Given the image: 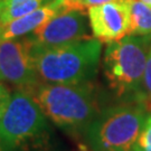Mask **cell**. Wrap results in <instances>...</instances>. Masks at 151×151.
<instances>
[{
    "instance_id": "obj_9",
    "label": "cell",
    "mask_w": 151,
    "mask_h": 151,
    "mask_svg": "<svg viewBox=\"0 0 151 151\" xmlns=\"http://www.w3.org/2000/svg\"><path fill=\"white\" fill-rule=\"evenodd\" d=\"M65 10H70L65 0H53L49 4L38 8L26 16L20 17L2 26L0 34V42L17 39L22 36L29 35L30 32L50 20L53 17Z\"/></svg>"
},
{
    "instance_id": "obj_16",
    "label": "cell",
    "mask_w": 151,
    "mask_h": 151,
    "mask_svg": "<svg viewBox=\"0 0 151 151\" xmlns=\"http://www.w3.org/2000/svg\"><path fill=\"white\" fill-rule=\"evenodd\" d=\"M138 1H141V2H143L145 5L151 7V0H138Z\"/></svg>"
},
{
    "instance_id": "obj_15",
    "label": "cell",
    "mask_w": 151,
    "mask_h": 151,
    "mask_svg": "<svg viewBox=\"0 0 151 151\" xmlns=\"http://www.w3.org/2000/svg\"><path fill=\"white\" fill-rule=\"evenodd\" d=\"M113 1H118V0H78L77 4L81 6L84 9H88L90 7H94V6L104 5V4H109V2H113Z\"/></svg>"
},
{
    "instance_id": "obj_1",
    "label": "cell",
    "mask_w": 151,
    "mask_h": 151,
    "mask_svg": "<svg viewBox=\"0 0 151 151\" xmlns=\"http://www.w3.org/2000/svg\"><path fill=\"white\" fill-rule=\"evenodd\" d=\"M102 44L94 37L52 47L30 43V54L39 81L52 84L91 83L97 74Z\"/></svg>"
},
{
    "instance_id": "obj_10",
    "label": "cell",
    "mask_w": 151,
    "mask_h": 151,
    "mask_svg": "<svg viewBox=\"0 0 151 151\" xmlns=\"http://www.w3.org/2000/svg\"><path fill=\"white\" fill-rule=\"evenodd\" d=\"M53 0H0V25L5 26Z\"/></svg>"
},
{
    "instance_id": "obj_11",
    "label": "cell",
    "mask_w": 151,
    "mask_h": 151,
    "mask_svg": "<svg viewBox=\"0 0 151 151\" xmlns=\"http://www.w3.org/2000/svg\"><path fill=\"white\" fill-rule=\"evenodd\" d=\"M129 35H151V7L138 0H130Z\"/></svg>"
},
{
    "instance_id": "obj_8",
    "label": "cell",
    "mask_w": 151,
    "mask_h": 151,
    "mask_svg": "<svg viewBox=\"0 0 151 151\" xmlns=\"http://www.w3.org/2000/svg\"><path fill=\"white\" fill-rule=\"evenodd\" d=\"M93 37L101 43H112L129 35L130 0H118L87 9Z\"/></svg>"
},
{
    "instance_id": "obj_17",
    "label": "cell",
    "mask_w": 151,
    "mask_h": 151,
    "mask_svg": "<svg viewBox=\"0 0 151 151\" xmlns=\"http://www.w3.org/2000/svg\"><path fill=\"white\" fill-rule=\"evenodd\" d=\"M0 151H6L5 147H4V143H2V141H1V138H0Z\"/></svg>"
},
{
    "instance_id": "obj_7",
    "label": "cell",
    "mask_w": 151,
    "mask_h": 151,
    "mask_svg": "<svg viewBox=\"0 0 151 151\" xmlns=\"http://www.w3.org/2000/svg\"><path fill=\"white\" fill-rule=\"evenodd\" d=\"M0 81L9 82L24 90L39 83L30 54V42L9 39L0 42Z\"/></svg>"
},
{
    "instance_id": "obj_13",
    "label": "cell",
    "mask_w": 151,
    "mask_h": 151,
    "mask_svg": "<svg viewBox=\"0 0 151 151\" xmlns=\"http://www.w3.org/2000/svg\"><path fill=\"white\" fill-rule=\"evenodd\" d=\"M134 151H151V112L146 118L135 143Z\"/></svg>"
},
{
    "instance_id": "obj_6",
    "label": "cell",
    "mask_w": 151,
    "mask_h": 151,
    "mask_svg": "<svg viewBox=\"0 0 151 151\" xmlns=\"http://www.w3.org/2000/svg\"><path fill=\"white\" fill-rule=\"evenodd\" d=\"M90 20L86 10L70 9L60 12L27 36L38 46L52 47L90 37Z\"/></svg>"
},
{
    "instance_id": "obj_14",
    "label": "cell",
    "mask_w": 151,
    "mask_h": 151,
    "mask_svg": "<svg viewBox=\"0 0 151 151\" xmlns=\"http://www.w3.org/2000/svg\"><path fill=\"white\" fill-rule=\"evenodd\" d=\"M10 99L11 95L9 90L4 84L0 83V119L4 115V113H5L6 109H7L8 104L10 102Z\"/></svg>"
},
{
    "instance_id": "obj_18",
    "label": "cell",
    "mask_w": 151,
    "mask_h": 151,
    "mask_svg": "<svg viewBox=\"0 0 151 151\" xmlns=\"http://www.w3.org/2000/svg\"><path fill=\"white\" fill-rule=\"evenodd\" d=\"M67 1H72V2H74V4H76V5H77L78 7H80V8H82L81 6H80L78 4H77V1H78V0H67ZM82 9H84V8H82Z\"/></svg>"
},
{
    "instance_id": "obj_19",
    "label": "cell",
    "mask_w": 151,
    "mask_h": 151,
    "mask_svg": "<svg viewBox=\"0 0 151 151\" xmlns=\"http://www.w3.org/2000/svg\"><path fill=\"white\" fill-rule=\"evenodd\" d=\"M1 29H2V26L0 25V34H1Z\"/></svg>"
},
{
    "instance_id": "obj_12",
    "label": "cell",
    "mask_w": 151,
    "mask_h": 151,
    "mask_svg": "<svg viewBox=\"0 0 151 151\" xmlns=\"http://www.w3.org/2000/svg\"><path fill=\"white\" fill-rule=\"evenodd\" d=\"M140 101L148 109V111L151 112V45L147 57L146 70L143 75V82H142V90H141V99Z\"/></svg>"
},
{
    "instance_id": "obj_5",
    "label": "cell",
    "mask_w": 151,
    "mask_h": 151,
    "mask_svg": "<svg viewBox=\"0 0 151 151\" xmlns=\"http://www.w3.org/2000/svg\"><path fill=\"white\" fill-rule=\"evenodd\" d=\"M47 130V116L27 91L18 90L0 119V138L11 151L39 138Z\"/></svg>"
},
{
    "instance_id": "obj_3",
    "label": "cell",
    "mask_w": 151,
    "mask_h": 151,
    "mask_svg": "<svg viewBox=\"0 0 151 151\" xmlns=\"http://www.w3.org/2000/svg\"><path fill=\"white\" fill-rule=\"evenodd\" d=\"M150 45L151 35H127L106 45L103 56V74L116 95L140 101Z\"/></svg>"
},
{
    "instance_id": "obj_2",
    "label": "cell",
    "mask_w": 151,
    "mask_h": 151,
    "mask_svg": "<svg viewBox=\"0 0 151 151\" xmlns=\"http://www.w3.org/2000/svg\"><path fill=\"white\" fill-rule=\"evenodd\" d=\"M27 91L57 127L70 134L85 133L101 110L91 83L52 84L39 82Z\"/></svg>"
},
{
    "instance_id": "obj_4",
    "label": "cell",
    "mask_w": 151,
    "mask_h": 151,
    "mask_svg": "<svg viewBox=\"0 0 151 151\" xmlns=\"http://www.w3.org/2000/svg\"><path fill=\"white\" fill-rule=\"evenodd\" d=\"M149 113L139 100L103 110L85 131L88 146L93 151H134Z\"/></svg>"
}]
</instances>
